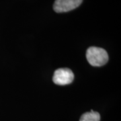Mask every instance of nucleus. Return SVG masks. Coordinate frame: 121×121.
<instances>
[{
  "instance_id": "2",
  "label": "nucleus",
  "mask_w": 121,
  "mask_h": 121,
  "mask_svg": "<svg viewBox=\"0 0 121 121\" xmlns=\"http://www.w3.org/2000/svg\"><path fill=\"white\" fill-rule=\"evenodd\" d=\"M74 74L68 68H60L56 69L54 73L52 81L56 85L65 86L70 84L73 81Z\"/></svg>"
},
{
  "instance_id": "1",
  "label": "nucleus",
  "mask_w": 121,
  "mask_h": 121,
  "mask_svg": "<svg viewBox=\"0 0 121 121\" xmlns=\"http://www.w3.org/2000/svg\"><path fill=\"white\" fill-rule=\"evenodd\" d=\"M88 63L94 67H101L108 61V55L104 48L95 47L88 48L86 51Z\"/></svg>"
},
{
  "instance_id": "3",
  "label": "nucleus",
  "mask_w": 121,
  "mask_h": 121,
  "mask_svg": "<svg viewBox=\"0 0 121 121\" xmlns=\"http://www.w3.org/2000/svg\"><path fill=\"white\" fill-rule=\"evenodd\" d=\"M83 0H55L53 9L56 13H63L71 11L79 7Z\"/></svg>"
},
{
  "instance_id": "4",
  "label": "nucleus",
  "mask_w": 121,
  "mask_h": 121,
  "mask_svg": "<svg viewBox=\"0 0 121 121\" xmlns=\"http://www.w3.org/2000/svg\"><path fill=\"white\" fill-rule=\"evenodd\" d=\"M100 115L98 112L91 110L89 112H86L81 117L79 121H99Z\"/></svg>"
}]
</instances>
